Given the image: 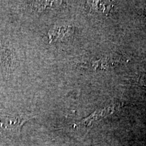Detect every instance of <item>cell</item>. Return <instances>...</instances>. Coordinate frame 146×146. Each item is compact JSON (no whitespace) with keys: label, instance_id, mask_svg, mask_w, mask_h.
<instances>
[{"label":"cell","instance_id":"6da1fadb","mask_svg":"<svg viewBox=\"0 0 146 146\" xmlns=\"http://www.w3.org/2000/svg\"><path fill=\"white\" fill-rule=\"evenodd\" d=\"M33 117L28 114H0V135L10 139L18 137L24 124Z\"/></svg>","mask_w":146,"mask_h":146},{"label":"cell","instance_id":"5b68a950","mask_svg":"<svg viewBox=\"0 0 146 146\" xmlns=\"http://www.w3.org/2000/svg\"><path fill=\"white\" fill-rule=\"evenodd\" d=\"M140 83L142 86L146 87V74H142L141 77H140Z\"/></svg>","mask_w":146,"mask_h":146},{"label":"cell","instance_id":"3957f363","mask_svg":"<svg viewBox=\"0 0 146 146\" xmlns=\"http://www.w3.org/2000/svg\"><path fill=\"white\" fill-rule=\"evenodd\" d=\"M87 3L95 10L102 13H108L113 5L111 1H88Z\"/></svg>","mask_w":146,"mask_h":146},{"label":"cell","instance_id":"277c9868","mask_svg":"<svg viewBox=\"0 0 146 146\" xmlns=\"http://www.w3.org/2000/svg\"><path fill=\"white\" fill-rule=\"evenodd\" d=\"M114 60H111L108 58H102V59L98 60V61L94 62L91 64V68L94 69H100L105 68L106 67L111 66L114 64Z\"/></svg>","mask_w":146,"mask_h":146},{"label":"cell","instance_id":"7a4b0ae2","mask_svg":"<svg viewBox=\"0 0 146 146\" xmlns=\"http://www.w3.org/2000/svg\"><path fill=\"white\" fill-rule=\"evenodd\" d=\"M121 104L116 103L112 104L104 108L97 110L94 112H93L91 115H89L88 117L84 118L80 123L76 124V125L79 126H89L92 124L96 120H101L102 118L110 116L118 111L121 108Z\"/></svg>","mask_w":146,"mask_h":146}]
</instances>
